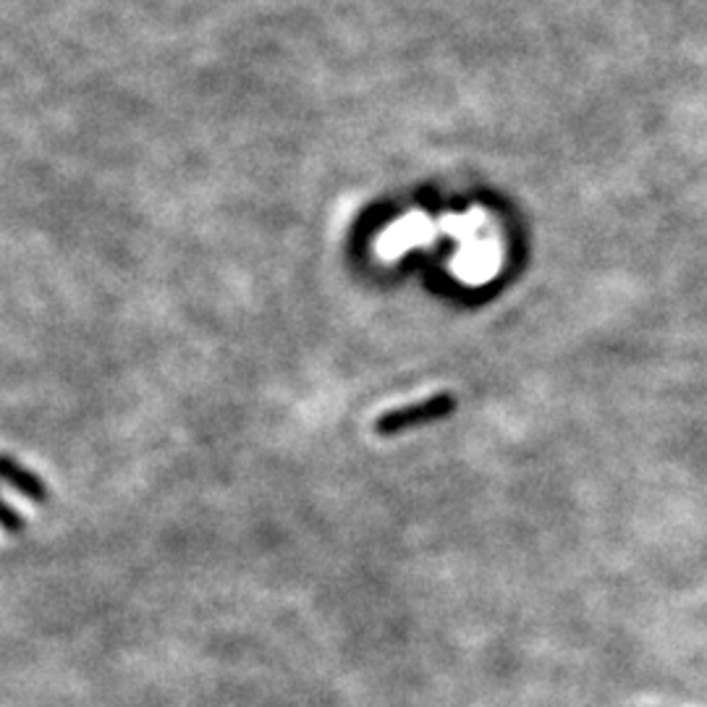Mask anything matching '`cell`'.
Instances as JSON below:
<instances>
[{
  "label": "cell",
  "mask_w": 707,
  "mask_h": 707,
  "mask_svg": "<svg viewBox=\"0 0 707 707\" xmlns=\"http://www.w3.org/2000/svg\"><path fill=\"white\" fill-rule=\"evenodd\" d=\"M456 406L458 402L454 393H435V396L422 398V402L398 406V409H391L385 411V415H380L375 419V432L380 438H391L411 428L441 422V419L454 415Z\"/></svg>",
  "instance_id": "obj_1"
},
{
  "label": "cell",
  "mask_w": 707,
  "mask_h": 707,
  "mask_svg": "<svg viewBox=\"0 0 707 707\" xmlns=\"http://www.w3.org/2000/svg\"><path fill=\"white\" fill-rule=\"evenodd\" d=\"M0 471H3L5 484H11L13 490H19V493L29 498V501L43 503V501H48V498H50L48 484L39 480L35 471H29L26 467H22V464L13 462L11 456H3V464H0Z\"/></svg>",
  "instance_id": "obj_2"
},
{
  "label": "cell",
  "mask_w": 707,
  "mask_h": 707,
  "mask_svg": "<svg viewBox=\"0 0 707 707\" xmlns=\"http://www.w3.org/2000/svg\"><path fill=\"white\" fill-rule=\"evenodd\" d=\"M3 529L5 532H19V529H24V519H16V511L11 506H3Z\"/></svg>",
  "instance_id": "obj_3"
}]
</instances>
